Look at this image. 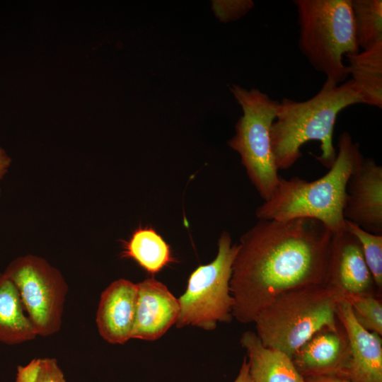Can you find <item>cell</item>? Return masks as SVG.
<instances>
[{
  "label": "cell",
  "mask_w": 382,
  "mask_h": 382,
  "mask_svg": "<svg viewBox=\"0 0 382 382\" xmlns=\"http://www.w3.org/2000/svg\"><path fill=\"white\" fill-rule=\"evenodd\" d=\"M332 234L313 219L259 220L237 244L230 281L233 318L253 323L282 293L326 284Z\"/></svg>",
  "instance_id": "6da1fadb"
},
{
  "label": "cell",
  "mask_w": 382,
  "mask_h": 382,
  "mask_svg": "<svg viewBox=\"0 0 382 382\" xmlns=\"http://www.w3.org/2000/svg\"><path fill=\"white\" fill-rule=\"evenodd\" d=\"M358 103L363 101L351 79L340 84L326 79L318 93L306 101L283 98L271 127L278 170L291 168L302 156L301 146L309 141L320 142L321 153L316 158L330 169L337 157L332 140L337 117L345 108Z\"/></svg>",
  "instance_id": "7a4b0ae2"
},
{
  "label": "cell",
  "mask_w": 382,
  "mask_h": 382,
  "mask_svg": "<svg viewBox=\"0 0 382 382\" xmlns=\"http://www.w3.org/2000/svg\"><path fill=\"white\" fill-rule=\"evenodd\" d=\"M363 158L359 144L349 132H342L336 159L326 174L311 182L299 177H280L270 198L257 208V218L277 221L308 218L320 221L332 233L343 229L347 181Z\"/></svg>",
  "instance_id": "3957f363"
},
{
  "label": "cell",
  "mask_w": 382,
  "mask_h": 382,
  "mask_svg": "<svg viewBox=\"0 0 382 382\" xmlns=\"http://www.w3.org/2000/svg\"><path fill=\"white\" fill-rule=\"evenodd\" d=\"M342 297L327 284L284 292L257 315L255 333L265 347L291 358L317 332L340 324L337 303Z\"/></svg>",
  "instance_id": "277c9868"
},
{
  "label": "cell",
  "mask_w": 382,
  "mask_h": 382,
  "mask_svg": "<svg viewBox=\"0 0 382 382\" xmlns=\"http://www.w3.org/2000/svg\"><path fill=\"white\" fill-rule=\"evenodd\" d=\"M299 47L313 68L337 84L349 76L343 57L359 52L351 0H295Z\"/></svg>",
  "instance_id": "5b68a950"
},
{
  "label": "cell",
  "mask_w": 382,
  "mask_h": 382,
  "mask_svg": "<svg viewBox=\"0 0 382 382\" xmlns=\"http://www.w3.org/2000/svg\"><path fill=\"white\" fill-rule=\"evenodd\" d=\"M230 91L241 106L243 115L228 144L239 154L250 180L265 202L271 196L280 178L271 140V127L279 102L257 88L248 91L232 85Z\"/></svg>",
  "instance_id": "8992f818"
},
{
  "label": "cell",
  "mask_w": 382,
  "mask_h": 382,
  "mask_svg": "<svg viewBox=\"0 0 382 382\" xmlns=\"http://www.w3.org/2000/svg\"><path fill=\"white\" fill-rule=\"evenodd\" d=\"M237 248L230 234L222 232L216 257L191 273L185 291L178 299L180 313L177 328L191 325L212 330L218 323L232 320L233 300L230 281Z\"/></svg>",
  "instance_id": "52a82bcc"
},
{
  "label": "cell",
  "mask_w": 382,
  "mask_h": 382,
  "mask_svg": "<svg viewBox=\"0 0 382 382\" xmlns=\"http://www.w3.org/2000/svg\"><path fill=\"white\" fill-rule=\"evenodd\" d=\"M3 273L16 285L37 335L57 332L68 291L62 273L45 259L30 254L14 259Z\"/></svg>",
  "instance_id": "ba28073f"
},
{
  "label": "cell",
  "mask_w": 382,
  "mask_h": 382,
  "mask_svg": "<svg viewBox=\"0 0 382 382\" xmlns=\"http://www.w3.org/2000/svg\"><path fill=\"white\" fill-rule=\"evenodd\" d=\"M326 284L342 297L366 293L381 296L358 239L345 226L332 234Z\"/></svg>",
  "instance_id": "9c48e42d"
},
{
  "label": "cell",
  "mask_w": 382,
  "mask_h": 382,
  "mask_svg": "<svg viewBox=\"0 0 382 382\" xmlns=\"http://www.w3.org/2000/svg\"><path fill=\"white\" fill-rule=\"evenodd\" d=\"M346 192L345 219L382 235V167L364 157L349 176Z\"/></svg>",
  "instance_id": "30bf717a"
},
{
  "label": "cell",
  "mask_w": 382,
  "mask_h": 382,
  "mask_svg": "<svg viewBox=\"0 0 382 382\" xmlns=\"http://www.w3.org/2000/svg\"><path fill=\"white\" fill-rule=\"evenodd\" d=\"M337 316L348 340L347 361L340 378L349 382H382L381 336L358 323L344 297L337 303Z\"/></svg>",
  "instance_id": "8fae6325"
},
{
  "label": "cell",
  "mask_w": 382,
  "mask_h": 382,
  "mask_svg": "<svg viewBox=\"0 0 382 382\" xmlns=\"http://www.w3.org/2000/svg\"><path fill=\"white\" fill-rule=\"evenodd\" d=\"M137 285L136 316L132 339L154 341L175 325L180 313L178 299L154 277Z\"/></svg>",
  "instance_id": "7c38bea8"
},
{
  "label": "cell",
  "mask_w": 382,
  "mask_h": 382,
  "mask_svg": "<svg viewBox=\"0 0 382 382\" xmlns=\"http://www.w3.org/2000/svg\"><path fill=\"white\" fill-rule=\"evenodd\" d=\"M348 357V340L340 323L326 328L313 335L300 347L291 360L303 377H340Z\"/></svg>",
  "instance_id": "4fadbf2b"
},
{
  "label": "cell",
  "mask_w": 382,
  "mask_h": 382,
  "mask_svg": "<svg viewBox=\"0 0 382 382\" xmlns=\"http://www.w3.org/2000/svg\"><path fill=\"white\" fill-rule=\"evenodd\" d=\"M137 301V284L125 279L112 282L101 293L96 321L105 341L123 345L132 339Z\"/></svg>",
  "instance_id": "5bb4252c"
},
{
  "label": "cell",
  "mask_w": 382,
  "mask_h": 382,
  "mask_svg": "<svg viewBox=\"0 0 382 382\" xmlns=\"http://www.w3.org/2000/svg\"><path fill=\"white\" fill-rule=\"evenodd\" d=\"M241 345L247 353L253 382H306L291 357L283 352L265 347L255 332H244Z\"/></svg>",
  "instance_id": "9a60e30c"
},
{
  "label": "cell",
  "mask_w": 382,
  "mask_h": 382,
  "mask_svg": "<svg viewBox=\"0 0 382 382\" xmlns=\"http://www.w3.org/2000/svg\"><path fill=\"white\" fill-rule=\"evenodd\" d=\"M16 285L0 273V342L9 345L21 344L37 336Z\"/></svg>",
  "instance_id": "2e32d148"
},
{
  "label": "cell",
  "mask_w": 382,
  "mask_h": 382,
  "mask_svg": "<svg viewBox=\"0 0 382 382\" xmlns=\"http://www.w3.org/2000/svg\"><path fill=\"white\" fill-rule=\"evenodd\" d=\"M348 74L363 104L382 108V42L354 54L347 55Z\"/></svg>",
  "instance_id": "e0dca14e"
},
{
  "label": "cell",
  "mask_w": 382,
  "mask_h": 382,
  "mask_svg": "<svg viewBox=\"0 0 382 382\" xmlns=\"http://www.w3.org/2000/svg\"><path fill=\"white\" fill-rule=\"evenodd\" d=\"M124 257L134 260L150 274H156L173 261L169 245L152 228H139L125 242Z\"/></svg>",
  "instance_id": "ac0fdd59"
},
{
  "label": "cell",
  "mask_w": 382,
  "mask_h": 382,
  "mask_svg": "<svg viewBox=\"0 0 382 382\" xmlns=\"http://www.w3.org/2000/svg\"><path fill=\"white\" fill-rule=\"evenodd\" d=\"M351 1L357 42L366 50L382 42V1Z\"/></svg>",
  "instance_id": "d6986e66"
},
{
  "label": "cell",
  "mask_w": 382,
  "mask_h": 382,
  "mask_svg": "<svg viewBox=\"0 0 382 382\" xmlns=\"http://www.w3.org/2000/svg\"><path fill=\"white\" fill-rule=\"evenodd\" d=\"M345 228L359 241L365 262L372 275L378 292L382 289V235L367 232L345 220Z\"/></svg>",
  "instance_id": "ffe728a7"
},
{
  "label": "cell",
  "mask_w": 382,
  "mask_h": 382,
  "mask_svg": "<svg viewBox=\"0 0 382 382\" xmlns=\"http://www.w3.org/2000/svg\"><path fill=\"white\" fill-rule=\"evenodd\" d=\"M350 304L358 323L366 330L382 335V303L375 294H359L344 297Z\"/></svg>",
  "instance_id": "44dd1931"
},
{
  "label": "cell",
  "mask_w": 382,
  "mask_h": 382,
  "mask_svg": "<svg viewBox=\"0 0 382 382\" xmlns=\"http://www.w3.org/2000/svg\"><path fill=\"white\" fill-rule=\"evenodd\" d=\"M15 382H66V379L57 359L42 358L18 366Z\"/></svg>",
  "instance_id": "7402d4cb"
},
{
  "label": "cell",
  "mask_w": 382,
  "mask_h": 382,
  "mask_svg": "<svg viewBox=\"0 0 382 382\" xmlns=\"http://www.w3.org/2000/svg\"><path fill=\"white\" fill-rule=\"evenodd\" d=\"M213 10L217 18L223 22L238 19L246 14L254 6L250 0L214 1Z\"/></svg>",
  "instance_id": "603a6c76"
},
{
  "label": "cell",
  "mask_w": 382,
  "mask_h": 382,
  "mask_svg": "<svg viewBox=\"0 0 382 382\" xmlns=\"http://www.w3.org/2000/svg\"><path fill=\"white\" fill-rule=\"evenodd\" d=\"M233 382H253L250 375L249 364L246 357L243 358L238 374Z\"/></svg>",
  "instance_id": "cb8c5ba5"
},
{
  "label": "cell",
  "mask_w": 382,
  "mask_h": 382,
  "mask_svg": "<svg viewBox=\"0 0 382 382\" xmlns=\"http://www.w3.org/2000/svg\"><path fill=\"white\" fill-rule=\"evenodd\" d=\"M11 160L6 151L0 147V179L7 173Z\"/></svg>",
  "instance_id": "d4e9b609"
},
{
  "label": "cell",
  "mask_w": 382,
  "mask_h": 382,
  "mask_svg": "<svg viewBox=\"0 0 382 382\" xmlns=\"http://www.w3.org/2000/svg\"><path fill=\"white\" fill-rule=\"evenodd\" d=\"M306 382H349L337 376L305 377Z\"/></svg>",
  "instance_id": "484cf974"
},
{
  "label": "cell",
  "mask_w": 382,
  "mask_h": 382,
  "mask_svg": "<svg viewBox=\"0 0 382 382\" xmlns=\"http://www.w3.org/2000/svg\"><path fill=\"white\" fill-rule=\"evenodd\" d=\"M0 192H1V190H0Z\"/></svg>",
  "instance_id": "4316f807"
}]
</instances>
